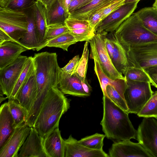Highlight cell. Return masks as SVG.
<instances>
[{
	"label": "cell",
	"mask_w": 157,
	"mask_h": 157,
	"mask_svg": "<svg viewBox=\"0 0 157 157\" xmlns=\"http://www.w3.org/2000/svg\"><path fill=\"white\" fill-rule=\"evenodd\" d=\"M33 58L37 90L25 122L30 127H33L48 92L58 86L61 70L56 53L41 52L35 54Z\"/></svg>",
	"instance_id": "cell-1"
},
{
	"label": "cell",
	"mask_w": 157,
	"mask_h": 157,
	"mask_svg": "<svg viewBox=\"0 0 157 157\" xmlns=\"http://www.w3.org/2000/svg\"><path fill=\"white\" fill-rule=\"evenodd\" d=\"M103 116L100 124L106 138L114 142L136 138L137 131L128 117L129 113L103 95Z\"/></svg>",
	"instance_id": "cell-2"
},
{
	"label": "cell",
	"mask_w": 157,
	"mask_h": 157,
	"mask_svg": "<svg viewBox=\"0 0 157 157\" xmlns=\"http://www.w3.org/2000/svg\"><path fill=\"white\" fill-rule=\"evenodd\" d=\"M70 107V101L58 86L48 92L33 128L42 138L59 128L60 120Z\"/></svg>",
	"instance_id": "cell-3"
},
{
	"label": "cell",
	"mask_w": 157,
	"mask_h": 157,
	"mask_svg": "<svg viewBox=\"0 0 157 157\" xmlns=\"http://www.w3.org/2000/svg\"><path fill=\"white\" fill-rule=\"evenodd\" d=\"M115 32L120 43L128 50L131 48L157 41V36L144 27L136 13H133Z\"/></svg>",
	"instance_id": "cell-4"
},
{
	"label": "cell",
	"mask_w": 157,
	"mask_h": 157,
	"mask_svg": "<svg viewBox=\"0 0 157 157\" xmlns=\"http://www.w3.org/2000/svg\"><path fill=\"white\" fill-rule=\"evenodd\" d=\"M28 22L24 10H15L0 7V29L15 42L20 40L27 31Z\"/></svg>",
	"instance_id": "cell-5"
},
{
	"label": "cell",
	"mask_w": 157,
	"mask_h": 157,
	"mask_svg": "<svg viewBox=\"0 0 157 157\" xmlns=\"http://www.w3.org/2000/svg\"><path fill=\"white\" fill-rule=\"evenodd\" d=\"M108 33L103 31L96 33L93 38L88 41L90 47V58L97 59L103 72L109 78L113 80L125 79L114 67L106 49L105 40Z\"/></svg>",
	"instance_id": "cell-6"
},
{
	"label": "cell",
	"mask_w": 157,
	"mask_h": 157,
	"mask_svg": "<svg viewBox=\"0 0 157 157\" xmlns=\"http://www.w3.org/2000/svg\"><path fill=\"white\" fill-rule=\"evenodd\" d=\"M126 80L127 87L124 97L128 113L137 114L150 98L154 92L150 82L128 79Z\"/></svg>",
	"instance_id": "cell-7"
},
{
	"label": "cell",
	"mask_w": 157,
	"mask_h": 157,
	"mask_svg": "<svg viewBox=\"0 0 157 157\" xmlns=\"http://www.w3.org/2000/svg\"><path fill=\"white\" fill-rule=\"evenodd\" d=\"M20 55L14 61L0 69V91L8 98L10 95L28 59Z\"/></svg>",
	"instance_id": "cell-8"
},
{
	"label": "cell",
	"mask_w": 157,
	"mask_h": 157,
	"mask_svg": "<svg viewBox=\"0 0 157 157\" xmlns=\"http://www.w3.org/2000/svg\"><path fill=\"white\" fill-rule=\"evenodd\" d=\"M137 140L153 156L157 157V120L144 117L136 132Z\"/></svg>",
	"instance_id": "cell-9"
},
{
	"label": "cell",
	"mask_w": 157,
	"mask_h": 157,
	"mask_svg": "<svg viewBox=\"0 0 157 157\" xmlns=\"http://www.w3.org/2000/svg\"><path fill=\"white\" fill-rule=\"evenodd\" d=\"M138 2L124 3L99 23L95 29L96 33H98L103 31L107 33L115 31L133 13Z\"/></svg>",
	"instance_id": "cell-10"
},
{
	"label": "cell",
	"mask_w": 157,
	"mask_h": 157,
	"mask_svg": "<svg viewBox=\"0 0 157 157\" xmlns=\"http://www.w3.org/2000/svg\"><path fill=\"white\" fill-rule=\"evenodd\" d=\"M128 53L136 67L144 69L157 65V41L131 48Z\"/></svg>",
	"instance_id": "cell-11"
},
{
	"label": "cell",
	"mask_w": 157,
	"mask_h": 157,
	"mask_svg": "<svg viewBox=\"0 0 157 157\" xmlns=\"http://www.w3.org/2000/svg\"><path fill=\"white\" fill-rule=\"evenodd\" d=\"M31 127L25 123L15 128L0 148V157H17L18 152L29 135Z\"/></svg>",
	"instance_id": "cell-12"
},
{
	"label": "cell",
	"mask_w": 157,
	"mask_h": 157,
	"mask_svg": "<svg viewBox=\"0 0 157 157\" xmlns=\"http://www.w3.org/2000/svg\"><path fill=\"white\" fill-rule=\"evenodd\" d=\"M108 155L109 157H153L140 143L130 140L114 142Z\"/></svg>",
	"instance_id": "cell-13"
},
{
	"label": "cell",
	"mask_w": 157,
	"mask_h": 157,
	"mask_svg": "<svg viewBox=\"0 0 157 157\" xmlns=\"http://www.w3.org/2000/svg\"><path fill=\"white\" fill-rule=\"evenodd\" d=\"M106 36L114 44V52L111 60L117 70L123 75L125 71L129 67H136L130 58L128 51L119 41L115 31L108 33Z\"/></svg>",
	"instance_id": "cell-14"
},
{
	"label": "cell",
	"mask_w": 157,
	"mask_h": 157,
	"mask_svg": "<svg viewBox=\"0 0 157 157\" xmlns=\"http://www.w3.org/2000/svg\"><path fill=\"white\" fill-rule=\"evenodd\" d=\"M17 157H48L44 149L43 138L34 128L31 127Z\"/></svg>",
	"instance_id": "cell-15"
},
{
	"label": "cell",
	"mask_w": 157,
	"mask_h": 157,
	"mask_svg": "<svg viewBox=\"0 0 157 157\" xmlns=\"http://www.w3.org/2000/svg\"><path fill=\"white\" fill-rule=\"evenodd\" d=\"M64 157H109L103 150L92 149L81 144L71 135L64 140Z\"/></svg>",
	"instance_id": "cell-16"
},
{
	"label": "cell",
	"mask_w": 157,
	"mask_h": 157,
	"mask_svg": "<svg viewBox=\"0 0 157 157\" xmlns=\"http://www.w3.org/2000/svg\"><path fill=\"white\" fill-rule=\"evenodd\" d=\"M57 86L64 94L80 97L89 96L84 91L79 78L74 74L71 75L64 72L61 70V68Z\"/></svg>",
	"instance_id": "cell-17"
},
{
	"label": "cell",
	"mask_w": 157,
	"mask_h": 157,
	"mask_svg": "<svg viewBox=\"0 0 157 157\" xmlns=\"http://www.w3.org/2000/svg\"><path fill=\"white\" fill-rule=\"evenodd\" d=\"M23 10L27 17V29L19 43L28 50L35 49L38 51L40 50V45L35 25L34 4Z\"/></svg>",
	"instance_id": "cell-18"
},
{
	"label": "cell",
	"mask_w": 157,
	"mask_h": 157,
	"mask_svg": "<svg viewBox=\"0 0 157 157\" xmlns=\"http://www.w3.org/2000/svg\"><path fill=\"white\" fill-rule=\"evenodd\" d=\"M37 90L34 69L19 92L15 98L28 113L35 100Z\"/></svg>",
	"instance_id": "cell-19"
},
{
	"label": "cell",
	"mask_w": 157,
	"mask_h": 157,
	"mask_svg": "<svg viewBox=\"0 0 157 157\" xmlns=\"http://www.w3.org/2000/svg\"><path fill=\"white\" fill-rule=\"evenodd\" d=\"M28 49L19 43L8 41L0 45V69L14 61Z\"/></svg>",
	"instance_id": "cell-20"
},
{
	"label": "cell",
	"mask_w": 157,
	"mask_h": 157,
	"mask_svg": "<svg viewBox=\"0 0 157 157\" xmlns=\"http://www.w3.org/2000/svg\"><path fill=\"white\" fill-rule=\"evenodd\" d=\"M45 151L48 157H64V139L59 128L52 131L43 138Z\"/></svg>",
	"instance_id": "cell-21"
},
{
	"label": "cell",
	"mask_w": 157,
	"mask_h": 157,
	"mask_svg": "<svg viewBox=\"0 0 157 157\" xmlns=\"http://www.w3.org/2000/svg\"><path fill=\"white\" fill-rule=\"evenodd\" d=\"M94 71L98 77L103 95H106L107 86H112L124 99V94L127 87L126 79H112L106 76L103 72L97 59L94 58Z\"/></svg>",
	"instance_id": "cell-22"
},
{
	"label": "cell",
	"mask_w": 157,
	"mask_h": 157,
	"mask_svg": "<svg viewBox=\"0 0 157 157\" xmlns=\"http://www.w3.org/2000/svg\"><path fill=\"white\" fill-rule=\"evenodd\" d=\"M15 128L13 118L9 110L8 102L0 108V148L9 137Z\"/></svg>",
	"instance_id": "cell-23"
},
{
	"label": "cell",
	"mask_w": 157,
	"mask_h": 157,
	"mask_svg": "<svg viewBox=\"0 0 157 157\" xmlns=\"http://www.w3.org/2000/svg\"><path fill=\"white\" fill-rule=\"evenodd\" d=\"M36 27L41 50L46 47L45 36L47 26L46 7L40 1L36 0L34 4Z\"/></svg>",
	"instance_id": "cell-24"
},
{
	"label": "cell",
	"mask_w": 157,
	"mask_h": 157,
	"mask_svg": "<svg viewBox=\"0 0 157 157\" xmlns=\"http://www.w3.org/2000/svg\"><path fill=\"white\" fill-rule=\"evenodd\" d=\"M45 7L47 26L64 23L68 17L62 0H52Z\"/></svg>",
	"instance_id": "cell-25"
},
{
	"label": "cell",
	"mask_w": 157,
	"mask_h": 157,
	"mask_svg": "<svg viewBox=\"0 0 157 157\" xmlns=\"http://www.w3.org/2000/svg\"><path fill=\"white\" fill-rule=\"evenodd\" d=\"M119 0H93L87 6L71 13L69 17L88 20L90 17L98 10L107 7Z\"/></svg>",
	"instance_id": "cell-26"
},
{
	"label": "cell",
	"mask_w": 157,
	"mask_h": 157,
	"mask_svg": "<svg viewBox=\"0 0 157 157\" xmlns=\"http://www.w3.org/2000/svg\"><path fill=\"white\" fill-rule=\"evenodd\" d=\"M136 13L144 27L157 36V9L153 6L145 7Z\"/></svg>",
	"instance_id": "cell-27"
},
{
	"label": "cell",
	"mask_w": 157,
	"mask_h": 157,
	"mask_svg": "<svg viewBox=\"0 0 157 157\" xmlns=\"http://www.w3.org/2000/svg\"><path fill=\"white\" fill-rule=\"evenodd\" d=\"M34 70L33 58L32 56L29 57L25 67L21 74L10 95L8 99H15L19 92L28 80Z\"/></svg>",
	"instance_id": "cell-28"
},
{
	"label": "cell",
	"mask_w": 157,
	"mask_h": 157,
	"mask_svg": "<svg viewBox=\"0 0 157 157\" xmlns=\"http://www.w3.org/2000/svg\"><path fill=\"white\" fill-rule=\"evenodd\" d=\"M8 103L15 128L25 123L28 114L26 110L16 99H8Z\"/></svg>",
	"instance_id": "cell-29"
},
{
	"label": "cell",
	"mask_w": 157,
	"mask_h": 157,
	"mask_svg": "<svg viewBox=\"0 0 157 157\" xmlns=\"http://www.w3.org/2000/svg\"><path fill=\"white\" fill-rule=\"evenodd\" d=\"M77 42L74 36L69 30L47 42L46 46L58 48L68 51L69 47Z\"/></svg>",
	"instance_id": "cell-30"
},
{
	"label": "cell",
	"mask_w": 157,
	"mask_h": 157,
	"mask_svg": "<svg viewBox=\"0 0 157 157\" xmlns=\"http://www.w3.org/2000/svg\"><path fill=\"white\" fill-rule=\"evenodd\" d=\"M105 135L96 133L84 137L78 140L79 143L89 148L95 150H103V140Z\"/></svg>",
	"instance_id": "cell-31"
},
{
	"label": "cell",
	"mask_w": 157,
	"mask_h": 157,
	"mask_svg": "<svg viewBox=\"0 0 157 157\" xmlns=\"http://www.w3.org/2000/svg\"><path fill=\"white\" fill-rule=\"evenodd\" d=\"M88 41L85 42L84 44L82 54L78 63L74 73L81 80L83 81L86 78L88 62L89 55Z\"/></svg>",
	"instance_id": "cell-32"
},
{
	"label": "cell",
	"mask_w": 157,
	"mask_h": 157,
	"mask_svg": "<svg viewBox=\"0 0 157 157\" xmlns=\"http://www.w3.org/2000/svg\"><path fill=\"white\" fill-rule=\"evenodd\" d=\"M137 114L140 117H157V91L154 92L150 98Z\"/></svg>",
	"instance_id": "cell-33"
},
{
	"label": "cell",
	"mask_w": 157,
	"mask_h": 157,
	"mask_svg": "<svg viewBox=\"0 0 157 157\" xmlns=\"http://www.w3.org/2000/svg\"><path fill=\"white\" fill-rule=\"evenodd\" d=\"M123 75L126 79L150 82L151 84V80L148 75L144 69L140 67H130Z\"/></svg>",
	"instance_id": "cell-34"
},
{
	"label": "cell",
	"mask_w": 157,
	"mask_h": 157,
	"mask_svg": "<svg viewBox=\"0 0 157 157\" xmlns=\"http://www.w3.org/2000/svg\"><path fill=\"white\" fill-rule=\"evenodd\" d=\"M37 0H0V7L23 10L34 4Z\"/></svg>",
	"instance_id": "cell-35"
},
{
	"label": "cell",
	"mask_w": 157,
	"mask_h": 157,
	"mask_svg": "<svg viewBox=\"0 0 157 157\" xmlns=\"http://www.w3.org/2000/svg\"><path fill=\"white\" fill-rule=\"evenodd\" d=\"M68 31L69 29L65 23L47 26L46 29L45 36L46 44L48 41Z\"/></svg>",
	"instance_id": "cell-36"
},
{
	"label": "cell",
	"mask_w": 157,
	"mask_h": 157,
	"mask_svg": "<svg viewBox=\"0 0 157 157\" xmlns=\"http://www.w3.org/2000/svg\"><path fill=\"white\" fill-rule=\"evenodd\" d=\"M106 93V95L112 101L129 113L128 108L125 99L112 86L110 85L107 86Z\"/></svg>",
	"instance_id": "cell-37"
},
{
	"label": "cell",
	"mask_w": 157,
	"mask_h": 157,
	"mask_svg": "<svg viewBox=\"0 0 157 157\" xmlns=\"http://www.w3.org/2000/svg\"><path fill=\"white\" fill-rule=\"evenodd\" d=\"M69 31L77 42L88 41L93 38L96 33L95 31L92 28H81Z\"/></svg>",
	"instance_id": "cell-38"
},
{
	"label": "cell",
	"mask_w": 157,
	"mask_h": 157,
	"mask_svg": "<svg viewBox=\"0 0 157 157\" xmlns=\"http://www.w3.org/2000/svg\"><path fill=\"white\" fill-rule=\"evenodd\" d=\"M64 23L69 30L81 28H92L88 20L78 19L69 16L66 18Z\"/></svg>",
	"instance_id": "cell-39"
},
{
	"label": "cell",
	"mask_w": 157,
	"mask_h": 157,
	"mask_svg": "<svg viewBox=\"0 0 157 157\" xmlns=\"http://www.w3.org/2000/svg\"><path fill=\"white\" fill-rule=\"evenodd\" d=\"M80 59L79 55L75 56L71 59L65 66L61 68V70L64 72L72 75L76 69Z\"/></svg>",
	"instance_id": "cell-40"
},
{
	"label": "cell",
	"mask_w": 157,
	"mask_h": 157,
	"mask_svg": "<svg viewBox=\"0 0 157 157\" xmlns=\"http://www.w3.org/2000/svg\"><path fill=\"white\" fill-rule=\"evenodd\" d=\"M125 0H119L113 3L105 8L102 12L101 21L123 5L124 3Z\"/></svg>",
	"instance_id": "cell-41"
},
{
	"label": "cell",
	"mask_w": 157,
	"mask_h": 157,
	"mask_svg": "<svg viewBox=\"0 0 157 157\" xmlns=\"http://www.w3.org/2000/svg\"><path fill=\"white\" fill-rule=\"evenodd\" d=\"M106 8H102L98 10L91 16L88 20L91 26L95 31L97 26L101 21L102 12Z\"/></svg>",
	"instance_id": "cell-42"
},
{
	"label": "cell",
	"mask_w": 157,
	"mask_h": 157,
	"mask_svg": "<svg viewBox=\"0 0 157 157\" xmlns=\"http://www.w3.org/2000/svg\"><path fill=\"white\" fill-rule=\"evenodd\" d=\"M151 80V84L157 88V65L144 69Z\"/></svg>",
	"instance_id": "cell-43"
},
{
	"label": "cell",
	"mask_w": 157,
	"mask_h": 157,
	"mask_svg": "<svg viewBox=\"0 0 157 157\" xmlns=\"http://www.w3.org/2000/svg\"><path fill=\"white\" fill-rule=\"evenodd\" d=\"M105 43L108 54L111 59L114 50V45L113 42L106 36L105 38Z\"/></svg>",
	"instance_id": "cell-44"
},
{
	"label": "cell",
	"mask_w": 157,
	"mask_h": 157,
	"mask_svg": "<svg viewBox=\"0 0 157 157\" xmlns=\"http://www.w3.org/2000/svg\"><path fill=\"white\" fill-rule=\"evenodd\" d=\"M8 41H14L5 32L0 29V45Z\"/></svg>",
	"instance_id": "cell-45"
},
{
	"label": "cell",
	"mask_w": 157,
	"mask_h": 157,
	"mask_svg": "<svg viewBox=\"0 0 157 157\" xmlns=\"http://www.w3.org/2000/svg\"><path fill=\"white\" fill-rule=\"evenodd\" d=\"M81 81V84L84 91L89 96L92 91L91 87L89 84L86 78L84 80Z\"/></svg>",
	"instance_id": "cell-46"
},
{
	"label": "cell",
	"mask_w": 157,
	"mask_h": 157,
	"mask_svg": "<svg viewBox=\"0 0 157 157\" xmlns=\"http://www.w3.org/2000/svg\"><path fill=\"white\" fill-rule=\"evenodd\" d=\"M79 6V0H71L69 9L70 14L78 10Z\"/></svg>",
	"instance_id": "cell-47"
},
{
	"label": "cell",
	"mask_w": 157,
	"mask_h": 157,
	"mask_svg": "<svg viewBox=\"0 0 157 157\" xmlns=\"http://www.w3.org/2000/svg\"><path fill=\"white\" fill-rule=\"evenodd\" d=\"M66 13L68 17L70 15L69 9L71 0H62Z\"/></svg>",
	"instance_id": "cell-48"
},
{
	"label": "cell",
	"mask_w": 157,
	"mask_h": 157,
	"mask_svg": "<svg viewBox=\"0 0 157 157\" xmlns=\"http://www.w3.org/2000/svg\"><path fill=\"white\" fill-rule=\"evenodd\" d=\"M92 0H79V6L78 9L87 6L90 3Z\"/></svg>",
	"instance_id": "cell-49"
},
{
	"label": "cell",
	"mask_w": 157,
	"mask_h": 157,
	"mask_svg": "<svg viewBox=\"0 0 157 157\" xmlns=\"http://www.w3.org/2000/svg\"><path fill=\"white\" fill-rule=\"evenodd\" d=\"M41 2L46 7L52 0H38Z\"/></svg>",
	"instance_id": "cell-50"
},
{
	"label": "cell",
	"mask_w": 157,
	"mask_h": 157,
	"mask_svg": "<svg viewBox=\"0 0 157 157\" xmlns=\"http://www.w3.org/2000/svg\"><path fill=\"white\" fill-rule=\"evenodd\" d=\"M140 0H125L124 2V3H128V2H139Z\"/></svg>",
	"instance_id": "cell-51"
},
{
	"label": "cell",
	"mask_w": 157,
	"mask_h": 157,
	"mask_svg": "<svg viewBox=\"0 0 157 157\" xmlns=\"http://www.w3.org/2000/svg\"><path fill=\"white\" fill-rule=\"evenodd\" d=\"M152 6L157 9V0H155Z\"/></svg>",
	"instance_id": "cell-52"
},
{
	"label": "cell",
	"mask_w": 157,
	"mask_h": 157,
	"mask_svg": "<svg viewBox=\"0 0 157 157\" xmlns=\"http://www.w3.org/2000/svg\"><path fill=\"white\" fill-rule=\"evenodd\" d=\"M155 118L156 119V120H157V117H156V118Z\"/></svg>",
	"instance_id": "cell-53"
}]
</instances>
